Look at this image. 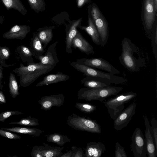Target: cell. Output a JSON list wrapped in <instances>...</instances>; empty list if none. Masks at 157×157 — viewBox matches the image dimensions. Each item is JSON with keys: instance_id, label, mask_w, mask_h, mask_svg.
Instances as JSON below:
<instances>
[{"instance_id": "obj_1", "label": "cell", "mask_w": 157, "mask_h": 157, "mask_svg": "<svg viewBox=\"0 0 157 157\" xmlns=\"http://www.w3.org/2000/svg\"><path fill=\"white\" fill-rule=\"evenodd\" d=\"M121 45L122 51L119 58L120 63L130 72L139 71L146 65L142 51L126 37L122 40Z\"/></svg>"}, {"instance_id": "obj_2", "label": "cell", "mask_w": 157, "mask_h": 157, "mask_svg": "<svg viewBox=\"0 0 157 157\" xmlns=\"http://www.w3.org/2000/svg\"><path fill=\"white\" fill-rule=\"evenodd\" d=\"M55 66L43 64L40 62H34L25 66L21 63L20 67L13 71L19 76L21 85L25 87L33 83L40 76L51 71Z\"/></svg>"}, {"instance_id": "obj_3", "label": "cell", "mask_w": 157, "mask_h": 157, "mask_svg": "<svg viewBox=\"0 0 157 157\" xmlns=\"http://www.w3.org/2000/svg\"><path fill=\"white\" fill-rule=\"evenodd\" d=\"M123 89L121 87L111 86L95 88H81L78 91V99L88 101L95 100L103 101L108 97L117 95Z\"/></svg>"}, {"instance_id": "obj_4", "label": "cell", "mask_w": 157, "mask_h": 157, "mask_svg": "<svg viewBox=\"0 0 157 157\" xmlns=\"http://www.w3.org/2000/svg\"><path fill=\"white\" fill-rule=\"evenodd\" d=\"M88 8V15L92 19L100 37V45L104 47L107 43L109 36L107 21L95 3L90 5Z\"/></svg>"}, {"instance_id": "obj_5", "label": "cell", "mask_w": 157, "mask_h": 157, "mask_svg": "<svg viewBox=\"0 0 157 157\" xmlns=\"http://www.w3.org/2000/svg\"><path fill=\"white\" fill-rule=\"evenodd\" d=\"M137 94L132 91L118 94L106 101H103L108 109L111 118L114 120L124 108V104L137 96Z\"/></svg>"}, {"instance_id": "obj_6", "label": "cell", "mask_w": 157, "mask_h": 157, "mask_svg": "<svg viewBox=\"0 0 157 157\" xmlns=\"http://www.w3.org/2000/svg\"><path fill=\"white\" fill-rule=\"evenodd\" d=\"M67 122L69 126L76 130L98 134L101 132V126L96 120L81 117L75 113L68 116Z\"/></svg>"}, {"instance_id": "obj_7", "label": "cell", "mask_w": 157, "mask_h": 157, "mask_svg": "<svg viewBox=\"0 0 157 157\" xmlns=\"http://www.w3.org/2000/svg\"><path fill=\"white\" fill-rule=\"evenodd\" d=\"M71 66L77 71L83 74L86 76H93L107 79L111 83L121 84L126 82L127 80L123 77L115 75L109 73L105 72L85 65L78 63L76 61L70 62Z\"/></svg>"}, {"instance_id": "obj_8", "label": "cell", "mask_w": 157, "mask_h": 157, "mask_svg": "<svg viewBox=\"0 0 157 157\" xmlns=\"http://www.w3.org/2000/svg\"><path fill=\"white\" fill-rule=\"evenodd\" d=\"M156 14L154 0H142L141 18L144 30L147 34L151 33Z\"/></svg>"}, {"instance_id": "obj_9", "label": "cell", "mask_w": 157, "mask_h": 157, "mask_svg": "<svg viewBox=\"0 0 157 157\" xmlns=\"http://www.w3.org/2000/svg\"><path fill=\"white\" fill-rule=\"evenodd\" d=\"M130 147L135 157H146L147 154L146 143L140 129L136 128L132 136Z\"/></svg>"}, {"instance_id": "obj_10", "label": "cell", "mask_w": 157, "mask_h": 157, "mask_svg": "<svg viewBox=\"0 0 157 157\" xmlns=\"http://www.w3.org/2000/svg\"><path fill=\"white\" fill-rule=\"evenodd\" d=\"M80 64L85 65L95 69H99L114 75L120 73L109 62L101 58H82L76 61Z\"/></svg>"}, {"instance_id": "obj_11", "label": "cell", "mask_w": 157, "mask_h": 157, "mask_svg": "<svg viewBox=\"0 0 157 157\" xmlns=\"http://www.w3.org/2000/svg\"><path fill=\"white\" fill-rule=\"evenodd\" d=\"M136 104L133 102L123 110L114 120V128L117 130H121L126 127L135 113Z\"/></svg>"}, {"instance_id": "obj_12", "label": "cell", "mask_w": 157, "mask_h": 157, "mask_svg": "<svg viewBox=\"0 0 157 157\" xmlns=\"http://www.w3.org/2000/svg\"><path fill=\"white\" fill-rule=\"evenodd\" d=\"M65 97L63 94L52 95L43 96L38 101L40 105V109L47 111L52 107H60L63 105Z\"/></svg>"}, {"instance_id": "obj_13", "label": "cell", "mask_w": 157, "mask_h": 157, "mask_svg": "<svg viewBox=\"0 0 157 157\" xmlns=\"http://www.w3.org/2000/svg\"><path fill=\"white\" fill-rule=\"evenodd\" d=\"M145 127V139L146 141L147 154L148 157H156L157 149L155 144L153 135L147 116H143Z\"/></svg>"}, {"instance_id": "obj_14", "label": "cell", "mask_w": 157, "mask_h": 157, "mask_svg": "<svg viewBox=\"0 0 157 157\" xmlns=\"http://www.w3.org/2000/svg\"><path fill=\"white\" fill-rule=\"evenodd\" d=\"M58 42L56 41L48 47L45 55L38 56L36 59L42 64L56 66L59 62L56 51V46Z\"/></svg>"}, {"instance_id": "obj_15", "label": "cell", "mask_w": 157, "mask_h": 157, "mask_svg": "<svg viewBox=\"0 0 157 157\" xmlns=\"http://www.w3.org/2000/svg\"><path fill=\"white\" fill-rule=\"evenodd\" d=\"M72 47L75 49H78L81 52L87 55L94 54V47L84 38L78 31L72 40Z\"/></svg>"}, {"instance_id": "obj_16", "label": "cell", "mask_w": 157, "mask_h": 157, "mask_svg": "<svg viewBox=\"0 0 157 157\" xmlns=\"http://www.w3.org/2000/svg\"><path fill=\"white\" fill-rule=\"evenodd\" d=\"M82 18L74 20L69 25L67 26L66 29L65 45L66 51L67 53L71 54L72 42L74 37L76 35L78 30V26L81 24Z\"/></svg>"}, {"instance_id": "obj_17", "label": "cell", "mask_w": 157, "mask_h": 157, "mask_svg": "<svg viewBox=\"0 0 157 157\" xmlns=\"http://www.w3.org/2000/svg\"><path fill=\"white\" fill-rule=\"evenodd\" d=\"M30 31V28L29 26L15 25L9 31L5 33L2 37L7 39L22 40L25 37Z\"/></svg>"}, {"instance_id": "obj_18", "label": "cell", "mask_w": 157, "mask_h": 157, "mask_svg": "<svg viewBox=\"0 0 157 157\" xmlns=\"http://www.w3.org/2000/svg\"><path fill=\"white\" fill-rule=\"evenodd\" d=\"M81 83L86 87L95 88L111 86L109 80L98 77L86 76L81 80Z\"/></svg>"}, {"instance_id": "obj_19", "label": "cell", "mask_w": 157, "mask_h": 157, "mask_svg": "<svg viewBox=\"0 0 157 157\" xmlns=\"http://www.w3.org/2000/svg\"><path fill=\"white\" fill-rule=\"evenodd\" d=\"M105 150V146L101 142H89L86 146L84 157H100Z\"/></svg>"}, {"instance_id": "obj_20", "label": "cell", "mask_w": 157, "mask_h": 157, "mask_svg": "<svg viewBox=\"0 0 157 157\" xmlns=\"http://www.w3.org/2000/svg\"><path fill=\"white\" fill-rule=\"evenodd\" d=\"M70 78L68 75L63 73L58 72L54 74H51L46 76L43 79L36 84V87L61 82H65Z\"/></svg>"}, {"instance_id": "obj_21", "label": "cell", "mask_w": 157, "mask_h": 157, "mask_svg": "<svg viewBox=\"0 0 157 157\" xmlns=\"http://www.w3.org/2000/svg\"><path fill=\"white\" fill-rule=\"evenodd\" d=\"M88 25L82 26L81 24L78 28L85 31L91 37L94 43L98 45H100L101 39L97 29L91 17L88 15Z\"/></svg>"}, {"instance_id": "obj_22", "label": "cell", "mask_w": 157, "mask_h": 157, "mask_svg": "<svg viewBox=\"0 0 157 157\" xmlns=\"http://www.w3.org/2000/svg\"><path fill=\"white\" fill-rule=\"evenodd\" d=\"M55 28L54 26H46L36 30L38 36L45 49L53 38V30Z\"/></svg>"}, {"instance_id": "obj_23", "label": "cell", "mask_w": 157, "mask_h": 157, "mask_svg": "<svg viewBox=\"0 0 157 157\" xmlns=\"http://www.w3.org/2000/svg\"><path fill=\"white\" fill-rule=\"evenodd\" d=\"M1 129L13 132L28 135L34 137H39L44 133L43 130L35 128L16 127H2Z\"/></svg>"}, {"instance_id": "obj_24", "label": "cell", "mask_w": 157, "mask_h": 157, "mask_svg": "<svg viewBox=\"0 0 157 157\" xmlns=\"http://www.w3.org/2000/svg\"><path fill=\"white\" fill-rule=\"evenodd\" d=\"M29 48L35 59L38 56L43 55L45 52V49L44 48L36 32L33 34L30 43Z\"/></svg>"}, {"instance_id": "obj_25", "label": "cell", "mask_w": 157, "mask_h": 157, "mask_svg": "<svg viewBox=\"0 0 157 157\" xmlns=\"http://www.w3.org/2000/svg\"><path fill=\"white\" fill-rule=\"evenodd\" d=\"M16 51L23 62L27 64L34 63L33 55L29 48L21 45L16 48Z\"/></svg>"}, {"instance_id": "obj_26", "label": "cell", "mask_w": 157, "mask_h": 157, "mask_svg": "<svg viewBox=\"0 0 157 157\" xmlns=\"http://www.w3.org/2000/svg\"><path fill=\"white\" fill-rule=\"evenodd\" d=\"M43 144L44 157H60L62 154L63 147H52L45 143Z\"/></svg>"}, {"instance_id": "obj_27", "label": "cell", "mask_w": 157, "mask_h": 157, "mask_svg": "<svg viewBox=\"0 0 157 157\" xmlns=\"http://www.w3.org/2000/svg\"><path fill=\"white\" fill-rule=\"evenodd\" d=\"M46 141L56 143L60 146H63L65 143L70 142L71 139L66 136L59 133H54L47 136Z\"/></svg>"}, {"instance_id": "obj_28", "label": "cell", "mask_w": 157, "mask_h": 157, "mask_svg": "<svg viewBox=\"0 0 157 157\" xmlns=\"http://www.w3.org/2000/svg\"><path fill=\"white\" fill-rule=\"evenodd\" d=\"M9 91L13 98H15L19 95L17 82L14 75L11 73L10 74L9 83Z\"/></svg>"}, {"instance_id": "obj_29", "label": "cell", "mask_w": 157, "mask_h": 157, "mask_svg": "<svg viewBox=\"0 0 157 157\" xmlns=\"http://www.w3.org/2000/svg\"><path fill=\"white\" fill-rule=\"evenodd\" d=\"M10 51L9 47L0 46V64L3 67H8L13 66L15 63L8 65L6 60L8 59L10 56Z\"/></svg>"}, {"instance_id": "obj_30", "label": "cell", "mask_w": 157, "mask_h": 157, "mask_svg": "<svg viewBox=\"0 0 157 157\" xmlns=\"http://www.w3.org/2000/svg\"><path fill=\"white\" fill-rule=\"evenodd\" d=\"M9 124L32 126L39 125L38 119L31 116L22 118L18 121L10 122Z\"/></svg>"}, {"instance_id": "obj_31", "label": "cell", "mask_w": 157, "mask_h": 157, "mask_svg": "<svg viewBox=\"0 0 157 157\" xmlns=\"http://www.w3.org/2000/svg\"><path fill=\"white\" fill-rule=\"evenodd\" d=\"M31 8L36 13L42 12L45 9L46 3L44 0H28Z\"/></svg>"}, {"instance_id": "obj_32", "label": "cell", "mask_w": 157, "mask_h": 157, "mask_svg": "<svg viewBox=\"0 0 157 157\" xmlns=\"http://www.w3.org/2000/svg\"><path fill=\"white\" fill-rule=\"evenodd\" d=\"M75 107L82 112L86 113H90L96 109V106L88 103L77 102Z\"/></svg>"}, {"instance_id": "obj_33", "label": "cell", "mask_w": 157, "mask_h": 157, "mask_svg": "<svg viewBox=\"0 0 157 157\" xmlns=\"http://www.w3.org/2000/svg\"><path fill=\"white\" fill-rule=\"evenodd\" d=\"M151 43L153 53L156 59H157V24L155 23L152 29Z\"/></svg>"}, {"instance_id": "obj_34", "label": "cell", "mask_w": 157, "mask_h": 157, "mask_svg": "<svg viewBox=\"0 0 157 157\" xmlns=\"http://www.w3.org/2000/svg\"><path fill=\"white\" fill-rule=\"evenodd\" d=\"M21 112L17 110H10L0 113V122H4L7 118L13 115L23 114Z\"/></svg>"}, {"instance_id": "obj_35", "label": "cell", "mask_w": 157, "mask_h": 157, "mask_svg": "<svg viewBox=\"0 0 157 157\" xmlns=\"http://www.w3.org/2000/svg\"><path fill=\"white\" fill-rule=\"evenodd\" d=\"M0 136L11 139H19L21 137L17 134L3 129H0Z\"/></svg>"}, {"instance_id": "obj_36", "label": "cell", "mask_w": 157, "mask_h": 157, "mask_svg": "<svg viewBox=\"0 0 157 157\" xmlns=\"http://www.w3.org/2000/svg\"><path fill=\"white\" fill-rule=\"evenodd\" d=\"M151 130L153 136L154 141L156 148L157 149V121L153 118L151 120Z\"/></svg>"}, {"instance_id": "obj_37", "label": "cell", "mask_w": 157, "mask_h": 157, "mask_svg": "<svg viewBox=\"0 0 157 157\" xmlns=\"http://www.w3.org/2000/svg\"><path fill=\"white\" fill-rule=\"evenodd\" d=\"M115 157H127V156L124 148L117 142L115 145Z\"/></svg>"}, {"instance_id": "obj_38", "label": "cell", "mask_w": 157, "mask_h": 157, "mask_svg": "<svg viewBox=\"0 0 157 157\" xmlns=\"http://www.w3.org/2000/svg\"><path fill=\"white\" fill-rule=\"evenodd\" d=\"M31 155L32 157H44L42 146L33 147L31 153Z\"/></svg>"}, {"instance_id": "obj_39", "label": "cell", "mask_w": 157, "mask_h": 157, "mask_svg": "<svg viewBox=\"0 0 157 157\" xmlns=\"http://www.w3.org/2000/svg\"><path fill=\"white\" fill-rule=\"evenodd\" d=\"M72 155L71 157H84V154L83 150L81 148H78L75 146L71 147Z\"/></svg>"}, {"instance_id": "obj_40", "label": "cell", "mask_w": 157, "mask_h": 157, "mask_svg": "<svg viewBox=\"0 0 157 157\" xmlns=\"http://www.w3.org/2000/svg\"><path fill=\"white\" fill-rule=\"evenodd\" d=\"M91 1V0H76L77 7L79 8H81L86 4L90 3Z\"/></svg>"}, {"instance_id": "obj_41", "label": "cell", "mask_w": 157, "mask_h": 157, "mask_svg": "<svg viewBox=\"0 0 157 157\" xmlns=\"http://www.w3.org/2000/svg\"><path fill=\"white\" fill-rule=\"evenodd\" d=\"M3 67L0 64V91L3 87L2 83L3 80Z\"/></svg>"}, {"instance_id": "obj_42", "label": "cell", "mask_w": 157, "mask_h": 157, "mask_svg": "<svg viewBox=\"0 0 157 157\" xmlns=\"http://www.w3.org/2000/svg\"><path fill=\"white\" fill-rule=\"evenodd\" d=\"M3 2L6 6L8 8L13 7V0H2Z\"/></svg>"}, {"instance_id": "obj_43", "label": "cell", "mask_w": 157, "mask_h": 157, "mask_svg": "<svg viewBox=\"0 0 157 157\" xmlns=\"http://www.w3.org/2000/svg\"><path fill=\"white\" fill-rule=\"evenodd\" d=\"M6 102V100L5 96L3 92L1 90L0 91V104H5Z\"/></svg>"}, {"instance_id": "obj_44", "label": "cell", "mask_w": 157, "mask_h": 157, "mask_svg": "<svg viewBox=\"0 0 157 157\" xmlns=\"http://www.w3.org/2000/svg\"><path fill=\"white\" fill-rule=\"evenodd\" d=\"M72 155L71 150H70L64 154H62L60 157H71Z\"/></svg>"}, {"instance_id": "obj_45", "label": "cell", "mask_w": 157, "mask_h": 157, "mask_svg": "<svg viewBox=\"0 0 157 157\" xmlns=\"http://www.w3.org/2000/svg\"><path fill=\"white\" fill-rule=\"evenodd\" d=\"M155 10L157 12V0H154Z\"/></svg>"}]
</instances>
